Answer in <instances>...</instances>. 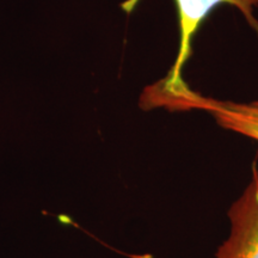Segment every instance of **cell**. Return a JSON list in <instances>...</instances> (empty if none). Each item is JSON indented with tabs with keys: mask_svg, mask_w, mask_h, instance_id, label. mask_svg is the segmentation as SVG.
Masks as SVG:
<instances>
[{
	"mask_svg": "<svg viewBox=\"0 0 258 258\" xmlns=\"http://www.w3.org/2000/svg\"><path fill=\"white\" fill-rule=\"evenodd\" d=\"M138 3L139 0H127L122 8L125 12H132ZM175 3L178 15L179 44L175 62L165 78L161 79L167 84H177L184 80L183 70L192 54V40L195 34L218 6L225 4L234 6L258 34V21L253 16V10L258 6V0H175Z\"/></svg>",
	"mask_w": 258,
	"mask_h": 258,
	"instance_id": "7a4b0ae2",
	"label": "cell"
},
{
	"mask_svg": "<svg viewBox=\"0 0 258 258\" xmlns=\"http://www.w3.org/2000/svg\"><path fill=\"white\" fill-rule=\"evenodd\" d=\"M144 102L150 110L163 108L169 111H205L221 128L258 141V101L243 103L206 97L183 82L176 86L152 84L145 91Z\"/></svg>",
	"mask_w": 258,
	"mask_h": 258,
	"instance_id": "6da1fadb",
	"label": "cell"
},
{
	"mask_svg": "<svg viewBox=\"0 0 258 258\" xmlns=\"http://www.w3.org/2000/svg\"><path fill=\"white\" fill-rule=\"evenodd\" d=\"M227 215L230 232L215 258H258V167Z\"/></svg>",
	"mask_w": 258,
	"mask_h": 258,
	"instance_id": "3957f363",
	"label": "cell"
}]
</instances>
